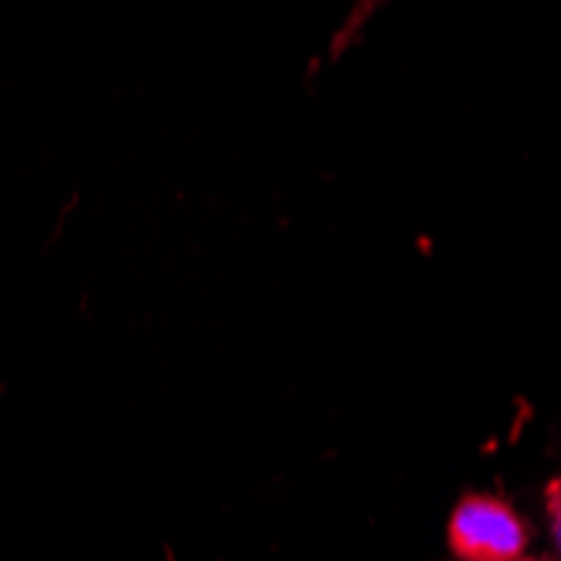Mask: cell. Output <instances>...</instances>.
<instances>
[{
  "label": "cell",
  "mask_w": 561,
  "mask_h": 561,
  "mask_svg": "<svg viewBox=\"0 0 561 561\" xmlns=\"http://www.w3.org/2000/svg\"><path fill=\"white\" fill-rule=\"evenodd\" d=\"M447 541L461 561H518L528 545V528L504 501L471 494L454 507Z\"/></svg>",
  "instance_id": "cell-1"
},
{
  "label": "cell",
  "mask_w": 561,
  "mask_h": 561,
  "mask_svg": "<svg viewBox=\"0 0 561 561\" xmlns=\"http://www.w3.org/2000/svg\"><path fill=\"white\" fill-rule=\"evenodd\" d=\"M383 4V0H356L353 4V11L346 14V21H343V27L336 31V37H333V47H330V58H340L343 50L356 41V34L364 31V24L377 14V8Z\"/></svg>",
  "instance_id": "cell-2"
},
{
  "label": "cell",
  "mask_w": 561,
  "mask_h": 561,
  "mask_svg": "<svg viewBox=\"0 0 561 561\" xmlns=\"http://www.w3.org/2000/svg\"><path fill=\"white\" fill-rule=\"evenodd\" d=\"M545 507H548V522H551V535L561 545V478H554L545 488Z\"/></svg>",
  "instance_id": "cell-3"
},
{
  "label": "cell",
  "mask_w": 561,
  "mask_h": 561,
  "mask_svg": "<svg viewBox=\"0 0 561 561\" xmlns=\"http://www.w3.org/2000/svg\"><path fill=\"white\" fill-rule=\"evenodd\" d=\"M518 561H548V558H518Z\"/></svg>",
  "instance_id": "cell-4"
}]
</instances>
